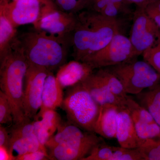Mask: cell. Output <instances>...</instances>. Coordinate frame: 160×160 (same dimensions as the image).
<instances>
[{
	"label": "cell",
	"instance_id": "obj_1",
	"mask_svg": "<svg viewBox=\"0 0 160 160\" xmlns=\"http://www.w3.org/2000/svg\"><path fill=\"white\" fill-rule=\"evenodd\" d=\"M77 22L72 33L71 47L75 60L84 58L105 47L114 36L120 33L117 18H111L89 11L78 14Z\"/></svg>",
	"mask_w": 160,
	"mask_h": 160
},
{
	"label": "cell",
	"instance_id": "obj_2",
	"mask_svg": "<svg viewBox=\"0 0 160 160\" xmlns=\"http://www.w3.org/2000/svg\"><path fill=\"white\" fill-rule=\"evenodd\" d=\"M0 88L8 98L12 109L13 125L29 120L23 107L24 81L29 64L18 36L6 54L0 59Z\"/></svg>",
	"mask_w": 160,
	"mask_h": 160
},
{
	"label": "cell",
	"instance_id": "obj_3",
	"mask_svg": "<svg viewBox=\"0 0 160 160\" xmlns=\"http://www.w3.org/2000/svg\"><path fill=\"white\" fill-rule=\"evenodd\" d=\"M18 39L28 64L52 72L66 63L68 44L34 30L18 35Z\"/></svg>",
	"mask_w": 160,
	"mask_h": 160
},
{
	"label": "cell",
	"instance_id": "obj_4",
	"mask_svg": "<svg viewBox=\"0 0 160 160\" xmlns=\"http://www.w3.org/2000/svg\"><path fill=\"white\" fill-rule=\"evenodd\" d=\"M62 107L70 123L84 131L94 132L101 106L81 82L69 87Z\"/></svg>",
	"mask_w": 160,
	"mask_h": 160
},
{
	"label": "cell",
	"instance_id": "obj_5",
	"mask_svg": "<svg viewBox=\"0 0 160 160\" xmlns=\"http://www.w3.org/2000/svg\"><path fill=\"white\" fill-rule=\"evenodd\" d=\"M121 81L127 94L137 95L160 84V74L146 61L136 58L106 67Z\"/></svg>",
	"mask_w": 160,
	"mask_h": 160
},
{
	"label": "cell",
	"instance_id": "obj_6",
	"mask_svg": "<svg viewBox=\"0 0 160 160\" xmlns=\"http://www.w3.org/2000/svg\"><path fill=\"white\" fill-rule=\"evenodd\" d=\"M77 13L62 11L52 1L43 4L34 29L71 46L72 33L77 22Z\"/></svg>",
	"mask_w": 160,
	"mask_h": 160
},
{
	"label": "cell",
	"instance_id": "obj_7",
	"mask_svg": "<svg viewBox=\"0 0 160 160\" xmlns=\"http://www.w3.org/2000/svg\"><path fill=\"white\" fill-rule=\"evenodd\" d=\"M137 58L129 38L119 33L105 47L80 62L94 70L115 66Z\"/></svg>",
	"mask_w": 160,
	"mask_h": 160
},
{
	"label": "cell",
	"instance_id": "obj_8",
	"mask_svg": "<svg viewBox=\"0 0 160 160\" xmlns=\"http://www.w3.org/2000/svg\"><path fill=\"white\" fill-rule=\"evenodd\" d=\"M160 37V29L145 9L137 7L133 13L129 39L136 57L153 46Z\"/></svg>",
	"mask_w": 160,
	"mask_h": 160
},
{
	"label": "cell",
	"instance_id": "obj_9",
	"mask_svg": "<svg viewBox=\"0 0 160 160\" xmlns=\"http://www.w3.org/2000/svg\"><path fill=\"white\" fill-rule=\"evenodd\" d=\"M50 72L44 68L29 65L23 92V107L27 119H34L42 107L44 83Z\"/></svg>",
	"mask_w": 160,
	"mask_h": 160
},
{
	"label": "cell",
	"instance_id": "obj_10",
	"mask_svg": "<svg viewBox=\"0 0 160 160\" xmlns=\"http://www.w3.org/2000/svg\"><path fill=\"white\" fill-rule=\"evenodd\" d=\"M104 141L94 132L84 131L82 134L48 150L50 160H82L93 148Z\"/></svg>",
	"mask_w": 160,
	"mask_h": 160
},
{
	"label": "cell",
	"instance_id": "obj_11",
	"mask_svg": "<svg viewBox=\"0 0 160 160\" xmlns=\"http://www.w3.org/2000/svg\"><path fill=\"white\" fill-rule=\"evenodd\" d=\"M49 1L13 0L9 2L2 0L1 2L0 11L16 28L26 24L33 25L39 18L43 4Z\"/></svg>",
	"mask_w": 160,
	"mask_h": 160
},
{
	"label": "cell",
	"instance_id": "obj_12",
	"mask_svg": "<svg viewBox=\"0 0 160 160\" xmlns=\"http://www.w3.org/2000/svg\"><path fill=\"white\" fill-rule=\"evenodd\" d=\"M84 88L100 106L112 104L125 106L126 98L116 95L108 88L98 71L92 72L81 82Z\"/></svg>",
	"mask_w": 160,
	"mask_h": 160
},
{
	"label": "cell",
	"instance_id": "obj_13",
	"mask_svg": "<svg viewBox=\"0 0 160 160\" xmlns=\"http://www.w3.org/2000/svg\"><path fill=\"white\" fill-rule=\"evenodd\" d=\"M116 138L120 146L123 148L137 149L138 147L140 139L126 105L118 107Z\"/></svg>",
	"mask_w": 160,
	"mask_h": 160
},
{
	"label": "cell",
	"instance_id": "obj_14",
	"mask_svg": "<svg viewBox=\"0 0 160 160\" xmlns=\"http://www.w3.org/2000/svg\"><path fill=\"white\" fill-rule=\"evenodd\" d=\"M32 121L35 133L40 143L45 146L62 122L60 115L53 109L39 112Z\"/></svg>",
	"mask_w": 160,
	"mask_h": 160
},
{
	"label": "cell",
	"instance_id": "obj_15",
	"mask_svg": "<svg viewBox=\"0 0 160 160\" xmlns=\"http://www.w3.org/2000/svg\"><path fill=\"white\" fill-rule=\"evenodd\" d=\"M93 72V69L86 63L75 60L61 66L56 78L64 89L80 82Z\"/></svg>",
	"mask_w": 160,
	"mask_h": 160
},
{
	"label": "cell",
	"instance_id": "obj_16",
	"mask_svg": "<svg viewBox=\"0 0 160 160\" xmlns=\"http://www.w3.org/2000/svg\"><path fill=\"white\" fill-rule=\"evenodd\" d=\"M118 107L112 104L101 106L95 133L107 139L116 138Z\"/></svg>",
	"mask_w": 160,
	"mask_h": 160
},
{
	"label": "cell",
	"instance_id": "obj_17",
	"mask_svg": "<svg viewBox=\"0 0 160 160\" xmlns=\"http://www.w3.org/2000/svg\"><path fill=\"white\" fill-rule=\"evenodd\" d=\"M64 98L62 87L53 72H49L44 83L42 107L39 112L62 107Z\"/></svg>",
	"mask_w": 160,
	"mask_h": 160
},
{
	"label": "cell",
	"instance_id": "obj_18",
	"mask_svg": "<svg viewBox=\"0 0 160 160\" xmlns=\"http://www.w3.org/2000/svg\"><path fill=\"white\" fill-rule=\"evenodd\" d=\"M136 95L139 103L150 112L160 126V84Z\"/></svg>",
	"mask_w": 160,
	"mask_h": 160
},
{
	"label": "cell",
	"instance_id": "obj_19",
	"mask_svg": "<svg viewBox=\"0 0 160 160\" xmlns=\"http://www.w3.org/2000/svg\"><path fill=\"white\" fill-rule=\"evenodd\" d=\"M10 149L12 153L15 151L19 156L36 151L48 152L46 146L40 143L35 134L18 138H11Z\"/></svg>",
	"mask_w": 160,
	"mask_h": 160
},
{
	"label": "cell",
	"instance_id": "obj_20",
	"mask_svg": "<svg viewBox=\"0 0 160 160\" xmlns=\"http://www.w3.org/2000/svg\"><path fill=\"white\" fill-rule=\"evenodd\" d=\"M17 36V28L0 11V59L6 54Z\"/></svg>",
	"mask_w": 160,
	"mask_h": 160
},
{
	"label": "cell",
	"instance_id": "obj_21",
	"mask_svg": "<svg viewBox=\"0 0 160 160\" xmlns=\"http://www.w3.org/2000/svg\"><path fill=\"white\" fill-rule=\"evenodd\" d=\"M137 149L144 160H160V137L140 139Z\"/></svg>",
	"mask_w": 160,
	"mask_h": 160
},
{
	"label": "cell",
	"instance_id": "obj_22",
	"mask_svg": "<svg viewBox=\"0 0 160 160\" xmlns=\"http://www.w3.org/2000/svg\"><path fill=\"white\" fill-rule=\"evenodd\" d=\"M97 71L112 93L122 98H126L128 96L121 81L108 68H101Z\"/></svg>",
	"mask_w": 160,
	"mask_h": 160
},
{
	"label": "cell",
	"instance_id": "obj_23",
	"mask_svg": "<svg viewBox=\"0 0 160 160\" xmlns=\"http://www.w3.org/2000/svg\"><path fill=\"white\" fill-rule=\"evenodd\" d=\"M126 105L133 120L152 123L156 122L148 110L129 96L126 98Z\"/></svg>",
	"mask_w": 160,
	"mask_h": 160
},
{
	"label": "cell",
	"instance_id": "obj_24",
	"mask_svg": "<svg viewBox=\"0 0 160 160\" xmlns=\"http://www.w3.org/2000/svg\"><path fill=\"white\" fill-rule=\"evenodd\" d=\"M135 127L140 140L160 137V126L156 122L149 123L134 120Z\"/></svg>",
	"mask_w": 160,
	"mask_h": 160
},
{
	"label": "cell",
	"instance_id": "obj_25",
	"mask_svg": "<svg viewBox=\"0 0 160 160\" xmlns=\"http://www.w3.org/2000/svg\"><path fill=\"white\" fill-rule=\"evenodd\" d=\"M115 146L108 145L103 141L92 149L88 156L82 160H111Z\"/></svg>",
	"mask_w": 160,
	"mask_h": 160
},
{
	"label": "cell",
	"instance_id": "obj_26",
	"mask_svg": "<svg viewBox=\"0 0 160 160\" xmlns=\"http://www.w3.org/2000/svg\"><path fill=\"white\" fill-rule=\"evenodd\" d=\"M58 8L69 13H77L86 8L88 0H51Z\"/></svg>",
	"mask_w": 160,
	"mask_h": 160
},
{
	"label": "cell",
	"instance_id": "obj_27",
	"mask_svg": "<svg viewBox=\"0 0 160 160\" xmlns=\"http://www.w3.org/2000/svg\"><path fill=\"white\" fill-rule=\"evenodd\" d=\"M142 55L143 60L160 74V37L155 44L144 52Z\"/></svg>",
	"mask_w": 160,
	"mask_h": 160
},
{
	"label": "cell",
	"instance_id": "obj_28",
	"mask_svg": "<svg viewBox=\"0 0 160 160\" xmlns=\"http://www.w3.org/2000/svg\"><path fill=\"white\" fill-rule=\"evenodd\" d=\"M13 123L12 109L6 94L0 91V124Z\"/></svg>",
	"mask_w": 160,
	"mask_h": 160
},
{
	"label": "cell",
	"instance_id": "obj_29",
	"mask_svg": "<svg viewBox=\"0 0 160 160\" xmlns=\"http://www.w3.org/2000/svg\"><path fill=\"white\" fill-rule=\"evenodd\" d=\"M10 133L11 138L25 137L35 134L33 121L28 120L18 125H13Z\"/></svg>",
	"mask_w": 160,
	"mask_h": 160
},
{
	"label": "cell",
	"instance_id": "obj_30",
	"mask_svg": "<svg viewBox=\"0 0 160 160\" xmlns=\"http://www.w3.org/2000/svg\"><path fill=\"white\" fill-rule=\"evenodd\" d=\"M111 160H144L137 148L128 149L116 147Z\"/></svg>",
	"mask_w": 160,
	"mask_h": 160
},
{
	"label": "cell",
	"instance_id": "obj_31",
	"mask_svg": "<svg viewBox=\"0 0 160 160\" xmlns=\"http://www.w3.org/2000/svg\"><path fill=\"white\" fill-rule=\"evenodd\" d=\"M145 10L160 29V0L150 4L145 8Z\"/></svg>",
	"mask_w": 160,
	"mask_h": 160
},
{
	"label": "cell",
	"instance_id": "obj_32",
	"mask_svg": "<svg viewBox=\"0 0 160 160\" xmlns=\"http://www.w3.org/2000/svg\"><path fill=\"white\" fill-rule=\"evenodd\" d=\"M50 160L48 152L41 151L31 152L16 156V160Z\"/></svg>",
	"mask_w": 160,
	"mask_h": 160
},
{
	"label": "cell",
	"instance_id": "obj_33",
	"mask_svg": "<svg viewBox=\"0 0 160 160\" xmlns=\"http://www.w3.org/2000/svg\"><path fill=\"white\" fill-rule=\"evenodd\" d=\"M10 135H9V132L5 127H3L1 124L0 126V146L5 147L10 151Z\"/></svg>",
	"mask_w": 160,
	"mask_h": 160
},
{
	"label": "cell",
	"instance_id": "obj_34",
	"mask_svg": "<svg viewBox=\"0 0 160 160\" xmlns=\"http://www.w3.org/2000/svg\"><path fill=\"white\" fill-rule=\"evenodd\" d=\"M0 160H16V156L6 148L0 146Z\"/></svg>",
	"mask_w": 160,
	"mask_h": 160
},
{
	"label": "cell",
	"instance_id": "obj_35",
	"mask_svg": "<svg viewBox=\"0 0 160 160\" xmlns=\"http://www.w3.org/2000/svg\"><path fill=\"white\" fill-rule=\"evenodd\" d=\"M130 3L136 5L137 7L145 9L147 6L158 0H126Z\"/></svg>",
	"mask_w": 160,
	"mask_h": 160
},
{
	"label": "cell",
	"instance_id": "obj_36",
	"mask_svg": "<svg viewBox=\"0 0 160 160\" xmlns=\"http://www.w3.org/2000/svg\"><path fill=\"white\" fill-rule=\"evenodd\" d=\"M43 1H44V2H48V1H49V0H43Z\"/></svg>",
	"mask_w": 160,
	"mask_h": 160
}]
</instances>
